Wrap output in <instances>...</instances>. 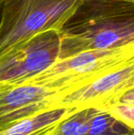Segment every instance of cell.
<instances>
[{
  "mask_svg": "<svg viewBox=\"0 0 134 135\" xmlns=\"http://www.w3.org/2000/svg\"><path fill=\"white\" fill-rule=\"evenodd\" d=\"M59 36L58 59L134 41V1L84 0Z\"/></svg>",
  "mask_w": 134,
  "mask_h": 135,
  "instance_id": "1",
  "label": "cell"
},
{
  "mask_svg": "<svg viewBox=\"0 0 134 135\" xmlns=\"http://www.w3.org/2000/svg\"><path fill=\"white\" fill-rule=\"evenodd\" d=\"M84 0H0V55L36 34L60 32Z\"/></svg>",
  "mask_w": 134,
  "mask_h": 135,
  "instance_id": "2",
  "label": "cell"
},
{
  "mask_svg": "<svg viewBox=\"0 0 134 135\" xmlns=\"http://www.w3.org/2000/svg\"><path fill=\"white\" fill-rule=\"evenodd\" d=\"M133 60L134 41H132L117 47L86 51L58 59L46 70L20 83L50 86L58 92L59 97Z\"/></svg>",
  "mask_w": 134,
  "mask_h": 135,
  "instance_id": "3",
  "label": "cell"
},
{
  "mask_svg": "<svg viewBox=\"0 0 134 135\" xmlns=\"http://www.w3.org/2000/svg\"><path fill=\"white\" fill-rule=\"evenodd\" d=\"M60 36L56 31L35 35L0 55V85L17 84L42 72L59 59Z\"/></svg>",
  "mask_w": 134,
  "mask_h": 135,
  "instance_id": "4",
  "label": "cell"
},
{
  "mask_svg": "<svg viewBox=\"0 0 134 135\" xmlns=\"http://www.w3.org/2000/svg\"><path fill=\"white\" fill-rule=\"evenodd\" d=\"M58 92L47 85H0V134L19 122L53 109Z\"/></svg>",
  "mask_w": 134,
  "mask_h": 135,
  "instance_id": "5",
  "label": "cell"
},
{
  "mask_svg": "<svg viewBox=\"0 0 134 135\" xmlns=\"http://www.w3.org/2000/svg\"><path fill=\"white\" fill-rule=\"evenodd\" d=\"M133 87L134 60L82 88L57 97L54 108H104L118 101L123 94Z\"/></svg>",
  "mask_w": 134,
  "mask_h": 135,
  "instance_id": "6",
  "label": "cell"
},
{
  "mask_svg": "<svg viewBox=\"0 0 134 135\" xmlns=\"http://www.w3.org/2000/svg\"><path fill=\"white\" fill-rule=\"evenodd\" d=\"M78 110L75 107H61L50 109L19 122L4 131L2 135H48L54 127Z\"/></svg>",
  "mask_w": 134,
  "mask_h": 135,
  "instance_id": "7",
  "label": "cell"
},
{
  "mask_svg": "<svg viewBox=\"0 0 134 135\" xmlns=\"http://www.w3.org/2000/svg\"><path fill=\"white\" fill-rule=\"evenodd\" d=\"M97 108L79 109L69 118L54 127L48 135H87L89 134L92 119Z\"/></svg>",
  "mask_w": 134,
  "mask_h": 135,
  "instance_id": "8",
  "label": "cell"
},
{
  "mask_svg": "<svg viewBox=\"0 0 134 135\" xmlns=\"http://www.w3.org/2000/svg\"><path fill=\"white\" fill-rule=\"evenodd\" d=\"M90 135H134V131L105 108H97L92 119Z\"/></svg>",
  "mask_w": 134,
  "mask_h": 135,
  "instance_id": "9",
  "label": "cell"
},
{
  "mask_svg": "<svg viewBox=\"0 0 134 135\" xmlns=\"http://www.w3.org/2000/svg\"><path fill=\"white\" fill-rule=\"evenodd\" d=\"M104 108L134 131V100H118Z\"/></svg>",
  "mask_w": 134,
  "mask_h": 135,
  "instance_id": "10",
  "label": "cell"
},
{
  "mask_svg": "<svg viewBox=\"0 0 134 135\" xmlns=\"http://www.w3.org/2000/svg\"><path fill=\"white\" fill-rule=\"evenodd\" d=\"M134 100V87L127 91L125 94H123L118 100Z\"/></svg>",
  "mask_w": 134,
  "mask_h": 135,
  "instance_id": "11",
  "label": "cell"
},
{
  "mask_svg": "<svg viewBox=\"0 0 134 135\" xmlns=\"http://www.w3.org/2000/svg\"><path fill=\"white\" fill-rule=\"evenodd\" d=\"M133 1H134V0H133Z\"/></svg>",
  "mask_w": 134,
  "mask_h": 135,
  "instance_id": "12",
  "label": "cell"
}]
</instances>
